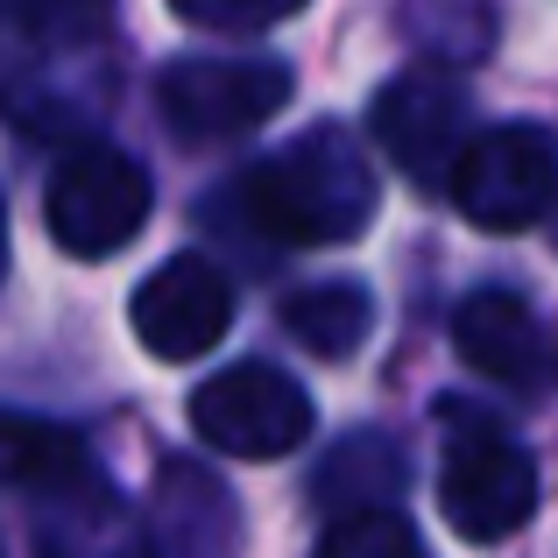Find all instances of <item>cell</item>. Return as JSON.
Listing matches in <instances>:
<instances>
[{"instance_id":"obj_1","label":"cell","mask_w":558,"mask_h":558,"mask_svg":"<svg viewBox=\"0 0 558 558\" xmlns=\"http://www.w3.org/2000/svg\"><path fill=\"white\" fill-rule=\"evenodd\" d=\"M241 205L269 241L290 247H340L354 233H368L381 184L375 163L361 156V142L347 128L318 121L304 135H290L283 149H269L241 178Z\"/></svg>"},{"instance_id":"obj_2","label":"cell","mask_w":558,"mask_h":558,"mask_svg":"<svg viewBox=\"0 0 558 558\" xmlns=\"http://www.w3.org/2000/svg\"><path fill=\"white\" fill-rule=\"evenodd\" d=\"M438 509L460 537L495 545V537L523 531L537 509V460L481 410H438Z\"/></svg>"},{"instance_id":"obj_3","label":"cell","mask_w":558,"mask_h":558,"mask_svg":"<svg viewBox=\"0 0 558 558\" xmlns=\"http://www.w3.org/2000/svg\"><path fill=\"white\" fill-rule=\"evenodd\" d=\"M149 198H156V184L128 149H113V142H78V149L50 170V184H43V219H50V241L64 247V255L107 262L142 233Z\"/></svg>"},{"instance_id":"obj_4","label":"cell","mask_w":558,"mask_h":558,"mask_svg":"<svg viewBox=\"0 0 558 558\" xmlns=\"http://www.w3.org/2000/svg\"><path fill=\"white\" fill-rule=\"evenodd\" d=\"M368 128H375V149L417 191H452V170L474 142V99L452 71L410 64L403 78H389L375 93Z\"/></svg>"},{"instance_id":"obj_5","label":"cell","mask_w":558,"mask_h":558,"mask_svg":"<svg viewBox=\"0 0 558 558\" xmlns=\"http://www.w3.org/2000/svg\"><path fill=\"white\" fill-rule=\"evenodd\" d=\"M452 205L481 233H523L558 213V142L537 121H502L466 142L452 170Z\"/></svg>"},{"instance_id":"obj_6","label":"cell","mask_w":558,"mask_h":558,"mask_svg":"<svg viewBox=\"0 0 558 558\" xmlns=\"http://www.w3.org/2000/svg\"><path fill=\"white\" fill-rule=\"evenodd\" d=\"M191 432L233 460H283L312 438V396L276 361H233L191 389Z\"/></svg>"},{"instance_id":"obj_7","label":"cell","mask_w":558,"mask_h":558,"mask_svg":"<svg viewBox=\"0 0 558 558\" xmlns=\"http://www.w3.org/2000/svg\"><path fill=\"white\" fill-rule=\"evenodd\" d=\"M156 107L178 142L213 149V142H233L290 107V64H276V57H178L156 78Z\"/></svg>"},{"instance_id":"obj_8","label":"cell","mask_w":558,"mask_h":558,"mask_svg":"<svg viewBox=\"0 0 558 558\" xmlns=\"http://www.w3.org/2000/svg\"><path fill=\"white\" fill-rule=\"evenodd\" d=\"M135 340L149 347L156 361H198L205 347H219V332L233 326V283L219 262L205 255H170L163 269L142 276L135 304Z\"/></svg>"},{"instance_id":"obj_9","label":"cell","mask_w":558,"mask_h":558,"mask_svg":"<svg viewBox=\"0 0 558 558\" xmlns=\"http://www.w3.org/2000/svg\"><path fill=\"white\" fill-rule=\"evenodd\" d=\"M452 347L481 381H502V389H551L558 381V340L545 326L531 298L488 283L452 312Z\"/></svg>"},{"instance_id":"obj_10","label":"cell","mask_w":558,"mask_h":558,"mask_svg":"<svg viewBox=\"0 0 558 558\" xmlns=\"http://www.w3.org/2000/svg\"><path fill=\"white\" fill-rule=\"evenodd\" d=\"M142 531H149L156 558H233L241 551V509H233V495L219 488L205 466L170 460L163 474H156Z\"/></svg>"},{"instance_id":"obj_11","label":"cell","mask_w":558,"mask_h":558,"mask_svg":"<svg viewBox=\"0 0 558 558\" xmlns=\"http://www.w3.org/2000/svg\"><path fill=\"white\" fill-rule=\"evenodd\" d=\"M36 558H156V551L149 531L113 502V488L93 466L71 488L36 495Z\"/></svg>"},{"instance_id":"obj_12","label":"cell","mask_w":558,"mask_h":558,"mask_svg":"<svg viewBox=\"0 0 558 558\" xmlns=\"http://www.w3.org/2000/svg\"><path fill=\"white\" fill-rule=\"evenodd\" d=\"M403 481H410V466H403V452H396V438L389 432H354L318 460L312 495L332 517H347V509H389L396 495H403Z\"/></svg>"},{"instance_id":"obj_13","label":"cell","mask_w":558,"mask_h":558,"mask_svg":"<svg viewBox=\"0 0 558 558\" xmlns=\"http://www.w3.org/2000/svg\"><path fill=\"white\" fill-rule=\"evenodd\" d=\"M78 474H93L78 432L28 410H0V488H28V495H57Z\"/></svg>"},{"instance_id":"obj_14","label":"cell","mask_w":558,"mask_h":558,"mask_svg":"<svg viewBox=\"0 0 558 558\" xmlns=\"http://www.w3.org/2000/svg\"><path fill=\"white\" fill-rule=\"evenodd\" d=\"M368 326H375V298L361 283H304V290L283 298V332L318 361L361 354Z\"/></svg>"},{"instance_id":"obj_15","label":"cell","mask_w":558,"mask_h":558,"mask_svg":"<svg viewBox=\"0 0 558 558\" xmlns=\"http://www.w3.org/2000/svg\"><path fill=\"white\" fill-rule=\"evenodd\" d=\"M312 558H432V551L417 545V531L396 509H347V517H332Z\"/></svg>"},{"instance_id":"obj_16","label":"cell","mask_w":558,"mask_h":558,"mask_svg":"<svg viewBox=\"0 0 558 558\" xmlns=\"http://www.w3.org/2000/svg\"><path fill=\"white\" fill-rule=\"evenodd\" d=\"M191 28H219V36H247V28H276L283 14H298L304 0H170Z\"/></svg>"},{"instance_id":"obj_17","label":"cell","mask_w":558,"mask_h":558,"mask_svg":"<svg viewBox=\"0 0 558 558\" xmlns=\"http://www.w3.org/2000/svg\"><path fill=\"white\" fill-rule=\"evenodd\" d=\"M36 36H57V43H78V36H99L107 28V0H8Z\"/></svg>"},{"instance_id":"obj_18","label":"cell","mask_w":558,"mask_h":558,"mask_svg":"<svg viewBox=\"0 0 558 558\" xmlns=\"http://www.w3.org/2000/svg\"><path fill=\"white\" fill-rule=\"evenodd\" d=\"M0 276H8V205H0Z\"/></svg>"}]
</instances>
